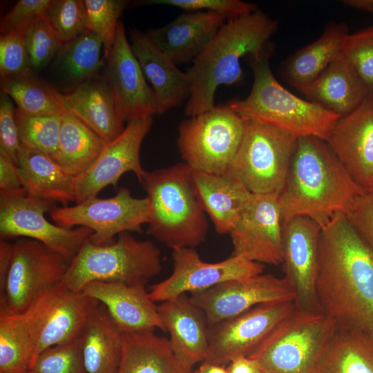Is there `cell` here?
<instances>
[{"mask_svg": "<svg viewBox=\"0 0 373 373\" xmlns=\"http://www.w3.org/2000/svg\"><path fill=\"white\" fill-rule=\"evenodd\" d=\"M189 297L205 314L209 327L258 305L294 301L293 294L283 278L269 274L230 280L207 289L191 293Z\"/></svg>", "mask_w": 373, "mask_h": 373, "instance_id": "18", "label": "cell"}, {"mask_svg": "<svg viewBox=\"0 0 373 373\" xmlns=\"http://www.w3.org/2000/svg\"><path fill=\"white\" fill-rule=\"evenodd\" d=\"M341 54L373 93V26L349 34Z\"/></svg>", "mask_w": 373, "mask_h": 373, "instance_id": "42", "label": "cell"}, {"mask_svg": "<svg viewBox=\"0 0 373 373\" xmlns=\"http://www.w3.org/2000/svg\"><path fill=\"white\" fill-rule=\"evenodd\" d=\"M314 373H373V335L337 324Z\"/></svg>", "mask_w": 373, "mask_h": 373, "instance_id": "32", "label": "cell"}, {"mask_svg": "<svg viewBox=\"0 0 373 373\" xmlns=\"http://www.w3.org/2000/svg\"><path fill=\"white\" fill-rule=\"evenodd\" d=\"M269 47L259 55L249 56L254 82L248 96L227 105L244 120L271 126L296 139L316 137L327 141L340 116L297 97L280 84L269 66Z\"/></svg>", "mask_w": 373, "mask_h": 373, "instance_id": "4", "label": "cell"}, {"mask_svg": "<svg viewBox=\"0 0 373 373\" xmlns=\"http://www.w3.org/2000/svg\"><path fill=\"white\" fill-rule=\"evenodd\" d=\"M102 50L101 39L89 30L62 45L55 65L68 81L79 85L97 76L102 64Z\"/></svg>", "mask_w": 373, "mask_h": 373, "instance_id": "37", "label": "cell"}, {"mask_svg": "<svg viewBox=\"0 0 373 373\" xmlns=\"http://www.w3.org/2000/svg\"><path fill=\"white\" fill-rule=\"evenodd\" d=\"M261 373H265V372H264L262 371Z\"/></svg>", "mask_w": 373, "mask_h": 373, "instance_id": "55", "label": "cell"}, {"mask_svg": "<svg viewBox=\"0 0 373 373\" xmlns=\"http://www.w3.org/2000/svg\"><path fill=\"white\" fill-rule=\"evenodd\" d=\"M226 21L210 12H186L146 34L176 65L182 64L193 62Z\"/></svg>", "mask_w": 373, "mask_h": 373, "instance_id": "23", "label": "cell"}, {"mask_svg": "<svg viewBox=\"0 0 373 373\" xmlns=\"http://www.w3.org/2000/svg\"><path fill=\"white\" fill-rule=\"evenodd\" d=\"M11 251L12 244L1 240L0 242V291L6 283L10 264Z\"/></svg>", "mask_w": 373, "mask_h": 373, "instance_id": "51", "label": "cell"}, {"mask_svg": "<svg viewBox=\"0 0 373 373\" xmlns=\"http://www.w3.org/2000/svg\"><path fill=\"white\" fill-rule=\"evenodd\" d=\"M295 309L292 300L263 303L209 327L204 361L224 366L236 358L249 356Z\"/></svg>", "mask_w": 373, "mask_h": 373, "instance_id": "14", "label": "cell"}, {"mask_svg": "<svg viewBox=\"0 0 373 373\" xmlns=\"http://www.w3.org/2000/svg\"><path fill=\"white\" fill-rule=\"evenodd\" d=\"M32 63L24 33L12 32L0 37L1 78L32 73Z\"/></svg>", "mask_w": 373, "mask_h": 373, "instance_id": "44", "label": "cell"}, {"mask_svg": "<svg viewBox=\"0 0 373 373\" xmlns=\"http://www.w3.org/2000/svg\"><path fill=\"white\" fill-rule=\"evenodd\" d=\"M139 182L151 209L148 234L172 250L195 249L205 241L209 224L189 165L145 171Z\"/></svg>", "mask_w": 373, "mask_h": 373, "instance_id": "5", "label": "cell"}, {"mask_svg": "<svg viewBox=\"0 0 373 373\" xmlns=\"http://www.w3.org/2000/svg\"><path fill=\"white\" fill-rule=\"evenodd\" d=\"M130 44L145 77L152 85L158 114L186 102L190 95L187 73L180 70L145 33L133 31Z\"/></svg>", "mask_w": 373, "mask_h": 373, "instance_id": "25", "label": "cell"}, {"mask_svg": "<svg viewBox=\"0 0 373 373\" xmlns=\"http://www.w3.org/2000/svg\"><path fill=\"white\" fill-rule=\"evenodd\" d=\"M229 373H261L262 370L256 362L248 357L240 356L229 363Z\"/></svg>", "mask_w": 373, "mask_h": 373, "instance_id": "50", "label": "cell"}, {"mask_svg": "<svg viewBox=\"0 0 373 373\" xmlns=\"http://www.w3.org/2000/svg\"><path fill=\"white\" fill-rule=\"evenodd\" d=\"M152 123L153 117L131 119L117 138L106 144L90 168L75 178L76 203L97 196L110 185L116 186L126 172L133 173L138 181L142 178L145 171L140 162V149Z\"/></svg>", "mask_w": 373, "mask_h": 373, "instance_id": "19", "label": "cell"}, {"mask_svg": "<svg viewBox=\"0 0 373 373\" xmlns=\"http://www.w3.org/2000/svg\"><path fill=\"white\" fill-rule=\"evenodd\" d=\"M348 35L346 24L329 25L318 39L298 50L285 61L281 68L282 76L300 91L341 54Z\"/></svg>", "mask_w": 373, "mask_h": 373, "instance_id": "31", "label": "cell"}, {"mask_svg": "<svg viewBox=\"0 0 373 373\" xmlns=\"http://www.w3.org/2000/svg\"><path fill=\"white\" fill-rule=\"evenodd\" d=\"M157 311L179 359L190 368L206 360L209 325L204 312L186 294L160 303Z\"/></svg>", "mask_w": 373, "mask_h": 373, "instance_id": "24", "label": "cell"}, {"mask_svg": "<svg viewBox=\"0 0 373 373\" xmlns=\"http://www.w3.org/2000/svg\"><path fill=\"white\" fill-rule=\"evenodd\" d=\"M124 333L99 304L81 335L86 373H117Z\"/></svg>", "mask_w": 373, "mask_h": 373, "instance_id": "33", "label": "cell"}, {"mask_svg": "<svg viewBox=\"0 0 373 373\" xmlns=\"http://www.w3.org/2000/svg\"><path fill=\"white\" fill-rule=\"evenodd\" d=\"M245 131V120L228 105L181 122L178 147L191 169L222 174L230 170Z\"/></svg>", "mask_w": 373, "mask_h": 373, "instance_id": "8", "label": "cell"}, {"mask_svg": "<svg viewBox=\"0 0 373 373\" xmlns=\"http://www.w3.org/2000/svg\"><path fill=\"white\" fill-rule=\"evenodd\" d=\"M89 29L94 32L103 44L104 58H107L115 40L119 18L127 1L84 0Z\"/></svg>", "mask_w": 373, "mask_h": 373, "instance_id": "40", "label": "cell"}, {"mask_svg": "<svg viewBox=\"0 0 373 373\" xmlns=\"http://www.w3.org/2000/svg\"><path fill=\"white\" fill-rule=\"evenodd\" d=\"M35 347L22 314L0 311V373H28Z\"/></svg>", "mask_w": 373, "mask_h": 373, "instance_id": "36", "label": "cell"}, {"mask_svg": "<svg viewBox=\"0 0 373 373\" xmlns=\"http://www.w3.org/2000/svg\"><path fill=\"white\" fill-rule=\"evenodd\" d=\"M106 144L79 119L66 114L52 158L67 174L77 178L90 168Z\"/></svg>", "mask_w": 373, "mask_h": 373, "instance_id": "34", "label": "cell"}, {"mask_svg": "<svg viewBox=\"0 0 373 373\" xmlns=\"http://www.w3.org/2000/svg\"><path fill=\"white\" fill-rule=\"evenodd\" d=\"M117 373H193L173 352L169 340L154 331L124 334Z\"/></svg>", "mask_w": 373, "mask_h": 373, "instance_id": "30", "label": "cell"}, {"mask_svg": "<svg viewBox=\"0 0 373 373\" xmlns=\"http://www.w3.org/2000/svg\"><path fill=\"white\" fill-rule=\"evenodd\" d=\"M300 92L340 117L356 109L370 93L342 54Z\"/></svg>", "mask_w": 373, "mask_h": 373, "instance_id": "28", "label": "cell"}, {"mask_svg": "<svg viewBox=\"0 0 373 373\" xmlns=\"http://www.w3.org/2000/svg\"><path fill=\"white\" fill-rule=\"evenodd\" d=\"M97 300L124 333L166 331L156 305L144 285L95 281L82 290Z\"/></svg>", "mask_w": 373, "mask_h": 373, "instance_id": "22", "label": "cell"}, {"mask_svg": "<svg viewBox=\"0 0 373 373\" xmlns=\"http://www.w3.org/2000/svg\"><path fill=\"white\" fill-rule=\"evenodd\" d=\"M23 189L17 164L0 150V191Z\"/></svg>", "mask_w": 373, "mask_h": 373, "instance_id": "49", "label": "cell"}, {"mask_svg": "<svg viewBox=\"0 0 373 373\" xmlns=\"http://www.w3.org/2000/svg\"><path fill=\"white\" fill-rule=\"evenodd\" d=\"M50 0H19L1 19V35L21 32L44 16Z\"/></svg>", "mask_w": 373, "mask_h": 373, "instance_id": "46", "label": "cell"}, {"mask_svg": "<svg viewBox=\"0 0 373 373\" xmlns=\"http://www.w3.org/2000/svg\"><path fill=\"white\" fill-rule=\"evenodd\" d=\"M69 263L39 241L17 240L12 244L10 264L1 290L0 311L23 312L41 291L62 281Z\"/></svg>", "mask_w": 373, "mask_h": 373, "instance_id": "13", "label": "cell"}, {"mask_svg": "<svg viewBox=\"0 0 373 373\" xmlns=\"http://www.w3.org/2000/svg\"><path fill=\"white\" fill-rule=\"evenodd\" d=\"M346 216L373 250V198L365 191L357 198Z\"/></svg>", "mask_w": 373, "mask_h": 373, "instance_id": "48", "label": "cell"}, {"mask_svg": "<svg viewBox=\"0 0 373 373\" xmlns=\"http://www.w3.org/2000/svg\"><path fill=\"white\" fill-rule=\"evenodd\" d=\"M233 252L260 264L283 262V222L278 194H254L229 233Z\"/></svg>", "mask_w": 373, "mask_h": 373, "instance_id": "16", "label": "cell"}, {"mask_svg": "<svg viewBox=\"0 0 373 373\" xmlns=\"http://www.w3.org/2000/svg\"><path fill=\"white\" fill-rule=\"evenodd\" d=\"M24 36L32 68L37 69L49 64L63 45L44 17L32 23Z\"/></svg>", "mask_w": 373, "mask_h": 373, "instance_id": "43", "label": "cell"}, {"mask_svg": "<svg viewBox=\"0 0 373 373\" xmlns=\"http://www.w3.org/2000/svg\"><path fill=\"white\" fill-rule=\"evenodd\" d=\"M336 327L322 312L295 309L248 357L265 373H314Z\"/></svg>", "mask_w": 373, "mask_h": 373, "instance_id": "7", "label": "cell"}, {"mask_svg": "<svg viewBox=\"0 0 373 373\" xmlns=\"http://www.w3.org/2000/svg\"><path fill=\"white\" fill-rule=\"evenodd\" d=\"M21 144L51 157L56 152L63 116H32L15 110Z\"/></svg>", "mask_w": 373, "mask_h": 373, "instance_id": "38", "label": "cell"}, {"mask_svg": "<svg viewBox=\"0 0 373 373\" xmlns=\"http://www.w3.org/2000/svg\"><path fill=\"white\" fill-rule=\"evenodd\" d=\"M12 99L1 91L0 95V150L16 164L21 142L15 118Z\"/></svg>", "mask_w": 373, "mask_h": 373, "instance_id": "47", "label": "cell"}, {"mask_svg": "<svg viewBox=\"0 0 373 373\" xmlns=\"http://www.w3.org/2000/svg\"><path fill=\"white\" fill-rule=\"evenodd\" d=\"M146 4L166 5L186 12H210L229 19L253 12L256 5L240 0H151Z\"/></svg>", "mask_w": 373, "mask_h": 373, "instance_id": "45", "label": "cell"}, {"mask_svg": "<svg viewBox=\"0 0 373 373\" xmlns=\"http://www.w3.org/2000/svg\"><path fill=\"white\" fill-rule=\"evenodd\" d=\"M192 179L200 204L216 231L229 233L252 193L229 171L217 174L192 169Z\"/></svg>", "mask_w": 373, "mask_h": 373, "instance_id": "27", "label": "cell"}, {"mask_svg": "<svg viewBox=\"0 0 373 373\" xmlns=\"http://www.w3.org/2000/svg\"><path fill=\"white\" fill-rule=\"evenodd\" d=\"M99 304L82 291H73L61 282L41 291L21 313L35 341L32 363L46 349L79 338Z\"/></svg>", "mask_w": 373, "mask_h": 373, "instance_id": "10", "label": "cell"}, {"mask_svg": "<svg viewBox=\"0 0 373 373\" xmlns=\"http://www.w3.org/2000/svg\"><path fill=\"white\" fill-rule=\"evenodd\" d=\"M68 114L95 132L106 143L124 131V121L104 77H94L63 94Z\"/></svg>", "mask_w": 373, "mask_h": 373, "instance_id": "26", "label": "cell"}, {"mask_svg": "<svg viewBox=\"0 0 373 373\" xmlns=\"http://www.w3.org/2000/svg\"><path fill=\"white\" fill-rule=\"evenodd\" d=\"M54 207L55 202L29 196L23 189L0 191L1 238L35 240L70 262L93 232L84 227L66 228L51 223L45 213Z\"/></svg>", "mask_w": 373, "mask_h": 373, "instance_id": "11", "label": "cell"}, {"mask_svg": "<svg viewBox=\"0 0 373 373\" xmlns=\"http://www.w3.org/2000/svg\"><path fill=\"white\" fill-rule=\"evenodd\" d=\"M104 76L125 122L158 114L157 99L133 54L122 22L108 56Z\"/></svg>", "mask_w": 373, "mask_h": 373, "instance_id": "20", "label": "cell"}, {"mask_svg": "<svg viewBox=\"0 0 373 373\" xmlns=\"http://www.w3.org/2000/svg\"><path fill=\"white\" fill-rule=\"evenodd\" d=\"M193 373H229L224 366L203 361L200 366Z\"/></svg>", "mask_w": 373, "mask_h": 373, "instance_id": "53", "label": "cell"}, {"mask_svg": "<svg viewBox=\"0 0 373 373\" xmlns=\"http://www.w3.org/2000/svg\"><path fill=\"white\" fill-rule=\"evenodd\" d=\"M43 17L63 44L90 30L82 0H50Z\"/></svg>", "mask_w": 373, "mask_h": 373, "instance_id": "39", "label": "cell"}, {"mask_svg": "<svg viewBox=\"0 0 373 373\" xmlns=\"http://www.w3.org/2000/svg\"><path fill=\"white\" fill-rule=\"evenodd\" d=\"M28 373H86L81 336L72 343L52 346L41 352Z\"/></svg>", "mask_w": 373, "mask_h": 373, "instance_id": "41", "label": "cell"}, {"mask_svg": "<svg viewBox=\"0 0 373 373\" xmlns=\"http://www.w3.org/2000/svg\"><path fill=\"white\" fill-rule=\"evenodd\" d=\"M1 91L17 104L21 113L32 116H64L68 114L63 94L32 73L1 78Z\"/></svg>", "mask_w": 373, "mask_h": 373, "instance_id": "35", "label": "cell"}, {"mask_svg": "<svg viewBox=\"0 0 373 373\" xmlns=\"http://www.w3.org/2000/svg\"><path fill=\"white\" fill-rule=\"evenodd\" d=\"M365 192L326 141L316 137L299 138L278 194L283 224L304 216L323 227L336 215H347Z\"/></svg>", "mask_w": 373, "mask_h": 373, "instance_id": "2", "label": "cell"}, {"mask_svg": "<svg viewBox=\"0 0 373 373\" xmlns=\"http://www.w3.org/2000/svg\"><path fill=\"white\" fill-rule=\"evenodd\" d=\"M151 212L147 197L135 198L126 187H120L111 198H88L73 206L55 207L50 216L57 225L84 227L92 231L89 241L97 245L109 244L125 232H141Z\"/></svg>", "mask_w": 373, "mask_h": 373, "instance_id": "12", "label": "cell"}, {"mask_svg": "<svg viewBox=\"0 0 373 373\" xmlns=\"http://www.w3.org/2000/svg\"><path fill=\"white\" fill-rule=\"evenodd\" d=\"M172 260L171 274L153 285L149 291L154 303L205 290L230 280L256 276L262 274L264 269V265L240 256H230L220 262H207L193 248L173 249Z\"/></svg>", "mask_w": 373, "mask_h": 373, "instance_id": "15", "label": "cell"}, {"mask_svg": "<svg viewBox=\"0 0 373 373\" xmlns=\"http://www.w3.org/2000/svg\"><path fill=\"white\" fill-rule=\"evenodd\" d=\"M162 268L160 249L151 240L125 232L109 244L97 245L87 240L69 263L61 283L75 291L95 281L146 285Z\"/></svg>", "mask_w": 373, "mask_h": 373, "instance_id": "6", "label": "cell"}, {"mask_svg": "<svg viewBox=\"0 0 373 373\" xmlns=\"http://www.w3.org/2000/svg\"><path fill=\"white\" fill-rule=\"evenodd\" d=\"M341 3L347 6L373 14V0H343Z\"/></svg>", "mask_w": 373, "mask_h": 373, "instance_id": "52", "label": "cell"}, {"mask_svg": "<svg viewBox=\"0 0 373 373\" xmlns=\"http://www.w3.org/2000/svg\"><path fill=\"white\" fill-rule=\"evenodd\" d=\"M278 26L276 20L258 8L227 19L186 71L190 95L184 108L186 116L195 117L213 108L219 86L241 82L240 59L261 53Z\"/></svg>", "mask_w": 373, "mask_h": 373, "instance_id": "3", "label": "cell"}, {"mask_svg": "<svg viewBox=\"0 0 373 373\" xmlns=\"http://www.w3.org/2000/svg\"><path fill=\"white\" fill-rule=\"evenodd\" d=\"M322 227L304 216L283 224V269L296 309L321 312L316 294Z\"/></svg>", "mask_w": 373, "mask_h": 373, "instance_id": "17", "label": "cell"}, {"mask_svg": "<svg viewBox=\"0 0 373 373\" xmlns=\"http://www.w3.org/2000/svg\"><path fill=\"white\" fill-rule=\"evenodd\" d=\"M326 142L359 186L373 184V93L340 117Z\"/></svg>", "mask_w": 373, "mask_h": 373, "instance_id": "21", "label": "cell"}, {"mask_svg": "<svg viewBox=\"0 0 373 373\" xmlns=\"http://www.w3.org/2000/svg\"><path fill=\"white\" fill-rule=\"evenodd\" d=\"M366 193L373 198V184L370 185L366 190Z\"/></svg>", "mask_w": 373, "mask_h": 373, "instance_id": "54", "label": "cell"}, {"mask_svg": "<svg viewBox=\"0 0 373 373\" xmlns=\"http://www.w3.org/2000/svg\"><path fill=\"white\" fill-rule=\"evenodd\" d=\"M316 294L338 325L373 335V250L345 214L322 227Z\"/></svg>", "mask_w": 373, "mask_h": 373, "instance_id": "1", "label": "cell"}, {"mask_svg": "<svg viewBox=\"0 0 373 373\" xmlns=\"http://www.w3.org/2000/svg\"><path fill=\"white\" fill-rule=\"evenodd\" d=\"M17 165L28 195L65 206L76 202L75 178L67 174L50 155L21 144Z\"/></svg>", "mask_w": 373, "mask_h": 373, "instance_id": "29", "label": "cell"}, {"mask_svg": "<svg viewBox=\"0 0 373 373\" xmlns=\"http://www.w3.org/2000/svg\"><path fill=\"white\" fill-rule=\"evenodd\" d=\"M297 140L271 126L245 120L243 137L229 171L254 194H279Z\"/></svg>", "mask_w": 373, "mask_h": 373, "instance_id": "9", "label": "cell"}]
</instances>
